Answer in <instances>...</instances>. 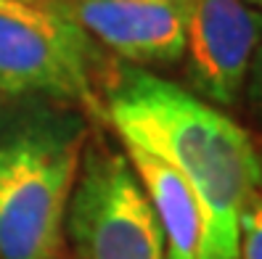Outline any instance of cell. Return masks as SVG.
I'll list each match as a JSON object with an SVG mask.
<instances>
[{
	"instance_id": "obj_3",
	"label": "cell",
	"mask_w": 262,
	"mask_h": 259,
	"mask_svg": "<svg viewBox=\"0 0 262 259\" xmlns=\"http://www.w3.org/2000/svg\"><path fill=\"white\" fill-rule=\"evenodd\" d=\"M64 238L72 259H167L162 227L125 148L101 132L85 146Z\"/></svg>"
},
{
	"instance_id": "obj_6",
	"label": "cell",
	"mask_w": 262,
	"mask_h": 259,
	"mask_svg": "<svg viewBox=\"0 0 262 259\" xmlns=\"http://www.w3.org/2000/svg\"><path fill=\"white\" fill-rule=\"evenodd\" d=\"M74 21L130 66L178 64L186 53V0H64Z\"/></svg>"
},
{
	"instance_id": "obj_9",
	"label": "cell",
	"mask_w": 262,
	"mask_h": 259,
	"mask_svg": "<svg viewBox=\"0 0 262 259\" xmlns=\"http://www.w3.org/2000/svg\"><path fill=\"white\" fill-rule=\"evenodd\" d=\"M244 96H246V106L252 109V114L262 122V45L249 66V74H246Z\"/></svg>"
},
{
	"instance_id": "obj_4",
	"label": "cell",
	"mask_w": 262,
	"mask_h": 259,
	"mask_svg": "<svg viewBox=\"0 0 262 259\" xmlns=\"http://www.w3.org/2000/svg\"><path fill=\"white\" fill-rule=\"evenodd\" d=\"M93 58L64 0H0V98L93 103Z\"/></svg>"
},
{
	"instance_id": "obj_10",
	"label": "cell",
	"mask_w": 262,
	"mask_h": 259,
	"mask_svg": "<svg viewBox=\"0 0 262 259\" xmlns=\"http://www.w3.org/2000/svg\"><path fill=\"white\" fill-rule=\"evenodd\" d=\"M254 156H257V191L262 193V140H254Z\"/></svg>"
},
{
	"instance_id": "obj_8",
	"label": "cell",
	"mask_w": 262,
	"mask_h": 259,
	"mask_svg": "<svg viewBox=\"0 0 262 259\" xmlns=\"http://www.w3.org/2000/svg\"><path fill=\"white\" fill-rule=\"evenodd\" d=\"M238 259H262V193L246 199L238 220Z\"/></svg>"
},
{
	"instance_id": "obj_1",
	"label": "cell",
	"mask_w": 262,
	"mask_h": 259,
	"mask_svg": "<svg viewBox=\"0 0 262 259\" xmlns=\"http://www.w3.org/2000/svg\"><path fill=\"white\" fill-rule=\"evenodd\" d=\"M106 114L122 143L162 159L188 182L204 220L202 259H238V220L257 191L254 140L212 103L138 66H119Z\"/></svg>"
},
{
	"instance_id": "obj_11",
	"label": "cell",
	"mask_w": 262,
	"mask_h": 259,
	"mask_svg": "<svg viewBox=\"0 0 262 259\" xmlns=\"http://www.w3.org/2000/svg\"><path fill=\"white\" fill-rule=\"evenodd\" d=\"M246 6H252V8H257L259 13H262V0H244Z\"/></svg>"
},
{
	"instance_id": "obj_5",
	"label": "cell",
	"mask_w": 262,
	"mask_h": 259,
	"mask_svg": "<svg viewBox=\"0 0 262 259\" xmlns=\"http://www.w3.org/2000/svg\"><path fill=\"white\" fill-rule=\"evenodd\" d=\"M259 45L262 13L244 0H186L183 58L191 85L207 101H238Z\"/></svg>"
},
{
	"instance_id": "obj_7",
	"label": "cell",
	"mask_w": 262,
	"mask_h": 259,
	"mask_svg": "<svg viewBox=\"0 0 262 259\" xmlns=\"http://www.w3.org/2000/svg\"><path fill=\"white\" fill-rule=\"evenodd\" d=\"M122 148L154 206L164 236L167 259H202L204 220L188 182L148 151L130 143H122Z\"/></svg>"
},
{
	"instance_id": "obj_2",
	"label": "cell",
	"mask_w": 262,
	"mask_h": 259,
	"mask_svg": "<svg viewBox=\"0 0 262 259\" xmlns=\"http://www.w3.org/2000/svg\"><path fill=\"white\" fill-rule=\"evenodd\" d=\"M90 116L48 96L0 98V259H61Z\"/></svg>"
}]
</instances>
